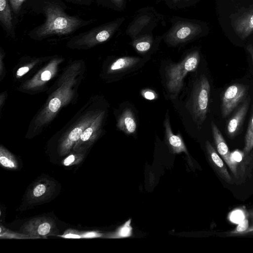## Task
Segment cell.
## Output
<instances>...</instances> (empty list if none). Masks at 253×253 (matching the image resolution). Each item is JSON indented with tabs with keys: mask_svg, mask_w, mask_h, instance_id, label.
<instances>
[{
	"mask_svg": "<svg viewBox=\"0 0 253 253\" xmlns=\"http://www.w3.org/2000/svg\"><path fill=\"white\" fill-rule=\"evenodd\" d=\"M43 10L45 20L29 32V35L33 38L41 39L53 35H67L92 23L91 20H85L66 14L56 3H47Z\"/></svg>",
	"mask_w": 253,
	"mask_h": 253,
	"instance_id": "1",
	"label": "cell"
},
{
	"mask_svg": "<svg viewBox=\"0 0 253 253\" xmlns=\"http://www.w3.org/2000/svg\"><path fill=\"white\" fill-rule=\"evenodd\" d=\"M200 58L199 52L195 51L180 62L170 64L166 67V85L170 94L175 95L179 93L183 85L185 77L188 73L196 70Z\"/></svg>",
	"mask_w": 253,
	"mask_h": 253,
	"instance_id": "2",
	"label": "cell"
},
{
	"mask_svg": "<svg viewBox=\"0 0 253 253\" xmlns=\"http://www.w3.org/2000/svg\"><path fill=\"white\" fill-rule=\"evenodd\" d=\"M211 86L207 78L201 75L194 85L191 97V112L193 120L200 128L209 109Z\"/></svg>",
	"mask_w": 253,
	"mask_h": 253,
	"instance_id": "3",
	"label": "cell"
},
{
	"mask_svg": "<svg viewBox=\"0 0 253 253\" xmlns=\"http://www.w3.org/2000/svg\"><path fill=\"white\" fill-rule=\"evenodd\" d=\"M115 23H111L94 27L74 37L72 41L80 45H92L108 40L115 31Z\"/></svg>",
	"mask_w": 253,
	"mask_h": 253,
	"instance_id": "4",
	"label": "cell"
},
{
	"mask_svg": "<svg viewBox=\"0 0 253 253\" xmlns=\"http://www.w3.org/2000/svg\"><path fill=\"white\" fill-rule=\"evenodd\" d=\"M248 87L243 84H236L228 86L224 91L221 103V113L226 118L244 100L248 92Z\"/></svg>",
	"mask_w": 253,
	"mask_h": 253,
	"instance_id": "5",
	"label": "cell"
},
{
	"mask_svg": "<svg viewBox=\"0 0 253 253\" xmlns=\"http://www.w3.org/2000/svg\"><path fill=\"white\" fill-rule=\"evenodd\" d=\"M206 149L209 162L219 177L225 182L232 183V177L224 162L209 141L206 142Z\"/></svg>",
	"mask_w": 253,
	"mask_h": 253,
	"instance_id": "6",
	"label": "cell"
},
{
	"mask_svg": "<svg viewBox=\"0 0 253 253\" xmlns=\"http://www.w3.org/2000/svg\"><path fill=\"white\" fill-rule=\"evenodd\" d=\"M250 101V97H247L228 121L226 131L229 137L233 138L238 133L247 113Z\"/></svg>",
	"mask_w": 253,
	"mask_h": 253,
	"instance_id": "7",
	"label": "cell"
},
{
	"mask_svg": "<svg viewBox=\"0 0 253 253\" xmlns=\"http://www.w3.org/2000/svg\"><path fill=\"white\" fill-rule=\"evenodd\" d=\"M200 27L192 23H183L178 25L169 35V40L173 43L184 42L198 34Z\"/></svg>",
	"mask_w": 253,
	"mask_h": 253,
	"instance_id": "8",
	"label": "cell"
},
{
	"mask_svg": "<svg viewBox=\"0 0 253 253\" xmlns=\"http://www.w3.org/2000/svg\"><path fill=\"white\" fill-rule=\"evenodd\" d=\"M234 29L237 35L243 40L253 32V8L236 19Z\"/></svg>",
	"mask_w": 253,
	"mask_h": 253,
	"instance_id": "9",
	"label": "cell"
},
{
	"mask_svg": "<svg viewBox=\"0 0 253 253\" xmlns=\"http://www.w3.org/2000/svg\"><path fill=\"white\" fill-rule=\"evenodd\" d=\"M164 126L166 141L172 152L175 154L182 152L187 153L186 146L180 134L175 135L171 130L168 113L164 121Z\"/></svg>",
	"mask_w": 253,
	"mask_h": 253,
	"instance_id": "10",
	"label": "cell"
},
{
	"mask_svg": "<svg viewBox=\"0 0 253 253\" xmlns=\"http://www.w3.org/2000/svg\"><path fill=\"white\" fill-rule=\"evenodd\" d=\"M212 134L214 144L218 154L229 167L231 152L221 132L213 122L211 123Z\"/></svg>",
	"mask_w": 253,
	"mask_h": 253,
	"instance_id": "11",
	"label": "cell"
},
{
	"mask_svg": "<svg viewBox=\"0 0 253 253\" xmlns=\"http://www.w3.org/2000/svg\"><path fill=\"white\" fill-rule=\"evenodd\" d=\"M8 0H0V22L7 34L14 37L13 15Z\"/></svg>",
	"mask_w": 253,
	"mask_h": 253,
	"instance_id": "12",
	"label": "cell"
},
{
	"mask_svg": "<svg viewBox=\"0 0 253 253\" xmlns=\"http://www.w3.org/2000/svg\"><path fill=\"white\" fill-rule=\"evenodd\" d=\"M117 126L118 128L127 134L134 133L136 130L137 124L131 110L127 108L120 117Z\"/></svg>",
	"mask_w": 253,
	"mask_h": 253,
	"instance_id": "13",
	"label": "cell"
},
{
	"mask_svg": "<svg viewBox=\"0 0 253 253\" xmlns=\"http://www.w3.org/2000/svg\"><path fill=\"white\" fill-rule=\"evenodd\" d=\"M140 59L135 57L126 56L121 57L114 61L110 66V71L118 72L131 68L137 64Z\"/></svg>",
	"mask_w": 253,
	"mask_h": 253,
	"instance_id": "14",
	"label": "cell"
},
{
	"mask_svg": "<svg viewBox=\"0 0 253 253\" xmlns=\"http://www.w3.org/2000/svg\"><path fill=\"white\" fill-rule=\"evenodd\" d=\"M248 213L246 217L240 222L236 228L228 234L230 236L242 235L247 234L248 230L253 226V213Z\"/></svg>",
	"mask_w": 253,
	"mask_h": 253,
	"instance_id": "15",
	"label": "cell"
},
{
	"mask_svg": "<svg viewBox=\"0 0 253 253\" xmlns=\"http://www.w3.org/2000/svg\"><path fill=\"white\" fill-rule=\"evenodd\" d=\"M253 149V111L249 122L245 135V145L243 152L245 155L249 154Z\"/></svg>",
	"mask_w": 253,
	"mask_h": 253,
	"instance_id": "16",
	"label": "cell"
},
{
	"mask_svg": "<svg viewBox=\"0 0 253 253\" xmlns=\"http://www.w3.org/2000/svg\"><path fill=\"white\" fill-rule=\"evenodd\" d=\"M132 228L131 226V219L126 221L120 227L115 233V238H123L130 237L132 235Z\"/></svg>",
	"mask_w": 253,
	"mask_h": 253,
	"instance_id": "17",
	"label": "cell"
},
{
	"mask_svg": "<svg viewBox=\"0 0 253 253\" xmlns=\"http://www.w3.org/2000/svg\"><path fill=\"white\" fill-rule=\"evenodd\" d=\"M248 212L242 209H237L232 211L229 214V219L231 222L239 224L247 216Z\"/></svg>",
	"mask_w": 253,
	"mask_h": 253,
	"instance_id": "18",
	"label": "cell"
},
{
	"mask_svg": "<svg viewBox=\"0 0 253 253\" xmlns=\"http://www.w3.org/2000/svg\"><path fill=\"white\" fill-rule=\"evenodd\" d=\"M87 125H88L84 124L83 126L74 128L68 135V141L70 143H73L79 140Z\"/></svg>",
	"mask_w": 253,
	"mask_h": 253,
	"instance_id": "19",
	"label": "cell"
},
{
	"mask_svg": "<svg viewBox=\"0 0 253 253\" xmlns=\"http://www.w3.org/2000/svg\"><path fill=\"white\" fill-rule=\"evenodd\" d=\"M0 164L4 167L9 168H14L16 167L15 161L12 158L7 154L2 153L1 151L0 156Z\"/></svg>",
	"mask_w": 253,
	"mask_h": 253,
	"instance_id": "20",
	"label": "cell"
},
{
	"mask_svg": "<svg viewBox=\"0 0 253 253\" xmlns=\"http://www.w3.org/2000/svg\"><path fill=\"white\" fill-rule=\"evenodd\" d=\"M36 234L40 236H45L48 234L51 230V225L47 222L44 221L41 222L37 227Z\"/></svg>",
	"mask_w": 253,
	"mask_h": 253,
	"instance_id": "21",
	"label": "cell"
},
{
	"mask_svg": "<svg viewBox=\"0 0 253 253\" xmlns=\"http://www.w3.org/2000/svg\"><path fill=\"white\" fill-rule=\"evenodd\" d=\"M136 50L139 52H145L148 51L151 47V43L147 41H140L134 44Z\"/></svg>",
	"mask_w": 253,
	"mask_h": 253,
	"instance_id": "22",
	"label": "cell"
},
{
	"mask_svg": "<svg viewBox=\"0 0 253 253\" xmlns=\"http://www.w3.org/2000/svg\"><path fill=\"white\" fill-rule=\"evenodd\" d=\"M13 12L18 14L21 8L22 5L26 0H8Z\"/></svg>",
	"mask_w": 253,
	"mask_h": 253,
	"instance_id": "23",
	"label": "cell"
},
{
	"mask_svg": "<svg viewBox=\"0 0 253 253\" xmlns=\"http://www.w3.org/2000/svg\"><path fill=\"white\" fill-rule=\"evenodd\" d=\"M61 104L60 100L54 97L51 99L48 104V108L52 112H56L59 109Z\"/></svg>",
	"mask_w": 253,
	"mask_h": 253,
	"instance_id": "24",
	"label": "cell"
},
{
	"mask_svg": "<svg viewBox=\"0 0 253 253\" xmlns=\"http://www.w3.org/2000/svg\"><path fill=\"white\" fill-rule=\"evenodd\" d=\"M141 94L146 99L152 100L157 98V95L155 91L150 89H143Z\"/></svg>",
	"mask_w": 253,
	"mask_h": 253,
	"instance_id": "25",
	"label": "cell"
},
{
	"mask_svg": "<svg viewBox=\"0 0 253 253\" xmlns=\"http://www.w3.org/2000/svg\"><path fill=\"white\" fill-rule=\"evenodd\" d=\"M45 191V186L43 184H39L34 189L33 195L36 197H39L43 195Z\"/></svg>",
	"mask_w": 253,
	"mask_h": 253,
	"instance_id": "26",
	"label": "cell"
},
{
	"mask_svg": "<svg viewBox=\"0 0 253 253\" xmlns=\"http://www.w3.org/2000/svg\"><path fill=\"white\" fill-rule=\"evenodd\" d=\"M93 130L92 127H89L86 128L83 132L81 136V139L83 141H85L88 140L91 135L93 133Z\"/></svg>",
	"mask_w": 253,
	"mask_h": 253,
	"instance_id": "27",
	"label": "cell"
},
{
	"mask_svg": "<svg viewBox=\"0 0 253 253\" xmlns=\"http://www.w3.org/2000/svg\"><path fill=\"white\" fill-rule=\"evenodd\" d=\"M75 159V156L70 155L64 160L63 164L65 166H68L74 162Z\"/></svg>",
	"mask_w": 253,
	"mask_h": 253,
	"instance_id": "28",
	"label": "cell"
},
{
	"mask_svg": "<svg viewBox=\"0 0 253 253\" xmlns=\"http://www.w3.org/2000/svg\"><path fill=\"white\" fill-rule=\"evenodd\" d=\"M51 74L50 71L48 70L44 71L42 73L41 75V79L42 80L48 81L51 78Z\"/></svg>",
	"mask_w": 253,
	"mask_h": 253,
	"instance_id": "29",
	"label": "cell"
},
{
	"mask_svg": "<svg viewBox=\"0 0 253 253\" xmlns=\"http://www.w3.org/2000/svg\"><path fill=\"white\" fill-rule=\"evenodd\" d=\"M29 70V69L27 67H21L19 68L17 71V75L18 76H21L28 72Z\"/></svg>",
	"mask_w": 253,
	"mask_h": 253,
	"instance_id": "30",
	"label": "cell"
},
{
	"mask_svg": "<svg viewBox=\"0 0 253 253\" xmlns=\"http://www.w3.org/2000/svg\"><path fill=\"white\" fill-rule=\"evenodd\" d=\"M247 50L251 55L252 63L253 64V46L251 44H249L247 46Z\"/></svg>",
	"mask_w": 253,
	"mask_h": 253,
	"instance_id": "31",
	"label": "cell"
},
{
	"mask_svg": "<svg viewBox=\"0 0 253 253\" xmlns=\"http://www.w3.org/2000/svg\"><path fill=\"white\" fill-rule=\"evenodd\" d=\"M118 6H121L123 3V0H112Z\"/></svg>",
	"mask_w": 253,
	"mask_h": 253,
	"instance_id": "32",
	"label": "cell"
},
{
	"mask_svg": "<svg viewBox=\"0 0 253 253\" xmlns=\"http://www.w3.org/2000/svg\"><path fill=\"white\" fill-rule=\"evenodd\" d=\"M72 1H73L74 2H75L76 3H81V4H83V3H86V2L88 0H71Z\"/></svg>",
	"mask_w": 253,
	"mask_h": 253,
	"instance_id": "33",
	"label": "cell"
},
{
	"mask_svg": "<svg viewBox=\"0 0 253 253\" xmlns=\"http://www.w3.org/2000/svg\"><path fill=\"white\" fill-rule=\"evenodd\" d=\"M251 232L253 233V226L250 228V229L248 231L247 234Z\"/></svg>",
	"mask_w": 253,
	"mask_h": 253,
	"instance_id": "34",
	"label": "cell"
},
{
	"mask_svg": "<svg viewBox=\"0 0 253 253\" xmlns=\"http://www.w3.org/2000/svg\"><path fill=\"white\" fill-rule=\"evenodd\" d=\"M175 1H176L177 0H174Z\"/></svg>",
	"mask_w": 253,
	"mask_h": 253,
	"instance_id": "35",
	"label": "cell"
}]
</instances>
